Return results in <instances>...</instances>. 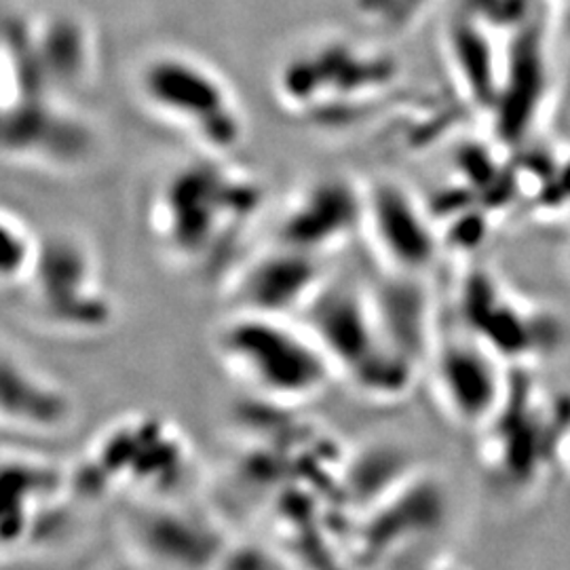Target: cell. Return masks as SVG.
I'll list each match as a JSON object with an SVG mask.
<instances>
[{
  "label": "cell",
  "mask_w": 570,
  "mask_h": 570,
  "mask_svg": "<svg viewBox=\"0 0 570 570\" xmlns=\"http://www.w3.org/2000/svg\"><path fill=\"white\" fill-rule=\"evenodd\" d=\"M263 186L239 167L197 159L174 169L148 207L150 230L183 265H214L263 207Z\"/></svg>",
  "instance_id": "6da1fadb"
},
{
  "label": "cell",
  "mask_w": 570,
  "mask_h": 570,
  "mask_svg": "<svg viewBox=\"0 0 570 570\" xmlns=\"http://www.w3.org/2000/svg\"><path fill=\"white\" fill-rule=\"evenodd\" d=\"M218 364L271 404H303L338 379L324 346L292 315L233 308L212 334Z\"/></svg>",
  "instance_id": "7a4b0ae2"
},
{
  "label": "cell",
  "mask_w": 570,
  "mask_h": 570,
  "mask_svg": "<svg viewBox=\"0 0 570 570\" xmlns=\"http://www.w3.org/2000/svg\"><path fill=\"white\" fill-rule=\"evenodd\" d=\"M301 322L324 346L336 376L370 400L391 402L412 387L419 362L391 343L366 285L327 275Z\"/></svg>",
  "instance_id": "3957f363"
},
{
  "label": "cell",
  "mask_w": 570,
  "mask_h": 570,
  "mask_svg": "<svg viewBox=\"0 0 570 570\" xmlns=\"http://www.w3.org/2000/svg\"><path fill=\"white\" fill-rule=\"evenodd\" d=\"M144 104L186 131L212 155H226L244 138L242 106L230 85L204 60L165 51L146 61L138 77Z\"/></svg>",
  "instance_id": "277c9868"
},
{
  "label": "cell",
  "mask_w": 570,
  "mask_h": 570,
  "mask_svg": "<svg viewBox=\"0 0 570 570\" xmlns=\"http://www.w3.org/2000/svg\"><path fill=\"white\" fill-rule=\"evenodd\" d=\"M395 63L383 53L346 41L303 51L285 61L277 96L285 110L305 119L357 117L379 102L393 85Z\"/></svg>",
  "instance_id": "5b68a950"
},
{
  "label": "cell",
  "mask_w": 570,
  "mask_h": 570,
  "mask_svg": "<svg viewBox=\"0 0 570 570\" xmlns=\"http://www.w3.org/2000/svg\"><path fill=\"white\" fill-rule=\"evenodd\" d=\"M32 315L42 326L63 334H100L115 322V303L104 287L94 252L72 235L42 239L41 256L30 282Z\"/></svg>",
  "instance_id": "8992f818"
},
{
  "label": "cell",
  "mask_w": 570,
  "mask_h": 570,
  "mask_svg": "<svg viewBox=\"0 0 570 570\" xmlns=\"http://www.w3.org/2000/svg\"><path fill=\"white\" fill-rule=\"evenodd\" d=\"M188 444L178 429L157 416H134L106 429L87 468L98 489H125L159 497L183 484Z\"/></svg>",
  "instance_id": "52a82bcc"
},
{
  "label": "cell",
  "mask_w": 570,
  "mask_h": 570,
  "mask_svg": "<svg viewBox=\"0 0 570 570\" xmlns=\"http://www.w3.org/2000/svg\"><path fill=\"white\" fill-rule=\"evenodd\" d=\"M501 362L475 336L433 341L428 355L431 387L454 421L468 428L489 425L510 385Z\"/></svg>",
  "instance_id": "ba28073f"
},
{
  "label": "cell",
  "mask_w": 570,
  "mask_h": 570,
  "mask_svg": "<svg viewBox=\"0 0 570 570\" xmlns=\"http://www.w3.org/2000/svg\"><path fill=\"white\" fill-rule=\"evenodd\" d=\"M366 186L343 176H326L308 184L285 209L279 245L324 258L364 233Z\"/></svg>",
  "instance_id": "9c48e42d"
},
{
  "label": "cell",
  "mask_w": 570,
  "mask_h": 570,
  "mask_svg": "<svg viewBox=\"0 0 570 570\" xmlns=\"http://www.w3.org/2000/svg\"><path fill=\"white\" fill-rule=\"evenodd\" d=\"M2 146L21 161L68 167L91 153L94 136L53 94H35L2 106Z\"/></svg>",
  "instance_id": "30bf717a"
},
{
  "label": "cell",
  "mask_w": 570,
  "mask_h": 570,
  "mask_svg": "<svg viewBox=\"0 0 570 570\" xmlns=\"http://www.w3.org/2000/svg\"><path fill=\"white\" fill-rule=\"evenodd\" d=\"M364 233L383 265L397 275H416L433 261L435 239L428 218L397 184L366 186Z\"/></svg>",
  "instance_id": "8fae6325"
},
{
  "label": "cell",
  "mask_w": 570,
  "mask_h": 570,
  "mask_svg": "<svg viewBox=\"0 0 570 570\" xmlns=\"http://www.w3.org/2000/svg\"><path fill=\"white\" fill-rule=\"evenodd\" d=\"M326 277L324 258L277 245L237 273L235 308L273 315L303 313Z\"/></svg>",
  "instance_id": "7c38bea8"
},
{
  "label": "cell",
  "mask_w": 570,
  "mask_h": 570,
  "mask_svg": "<svg viewBox=\"0 0 570 570\" xmlns=\"http://www.w3.org/2000/svg\"><path fill=\"white\" fill-rule=\"evenodd\" d=\"M0 414L7 428L28 433H60L77 416L70 391L26 362L11 346H2Z\"/></svg>",
  "instance_id": "4fadbf2b"
},
{
  "label": "cell",
  "mask_w": 570,
  "mask_h": 570,
  "mask_svg": "<svg viewBox=\"0 0 570 570\" xmlns=\"http://www.w3.org/2000/svg\"><path fill=\"white\" fill-rule=\"evenodd\" d=\"M68 473L49 461L28 454H4L2 461V546L4 551L28 543L47 518L56 510Z\"/></svg>",
  "instance_id": "5bb4252c"
},
{
  "label": "cell",
  "mask_w": 570,
  "mask_h": 570,
  "mask_svg": "<svg viewBox=\"0 0 570 570\" xmlns=\"http://www.w3.org/2000/svg\"><path fill=\"white\" fill-rule=\"evenodd\" d=\"M26 28L37 68L53 94L87 81L94 66V41L81 20L61 16L39 26L26 21Z\"/></svg>",
  "instance_id": "9a60e30c"
},
{
  "label": "cell",
  "mask_w": 570,
  "mask_h": 570,
  "mask_svg": "<svg viewBox=\"0 0 570 570\" xmlns=\"http://www.w3.org/2000/svg\"><path fill=\"white\" fill-rule=\"evenodd\" d=\"M2 254H0V268H2V284L4 287L21 289L30 282L39 256H41L42 239H39L28 223L13 209H2Z\"/></svg>",
  "instance_id": "2e32d148"
},
{
  "label": "cell",
  "mask_w": 570,
  "mask_h": 570,
  "mask_svg": "<svg viewBox=\"0 0 570 570\" xmlns=\"http://www.w3.org/2000/svg\"><path fill=\"white\" fill-rule=\"evenodd\" d=\"M212 570H287V567L271 551L247 546L226 550Z\"/></svg>",
  "instance_id": "e0dca14e"
},
{
  "label": "cell",
  "mask_w": 570,
  "mask_h": 570,
  "mask_svg": "<svg viewBox=\"0 0 570 570\" xmlns=\"http://www.w3.org/2000/svg\"><path fill=\"white\" fill-rule=\"evenodd\" d=\"M421 570H465L461 569V564L450 562V560H438V562H429L428 567Z\"/></svg>",
  "instance_id": "ac0fdd59"
},
{
  "label": "cell",
  "mask_w": 570,
  "mask_h": 570,
  "mask_svg": "<svg viewBox=\"0 0 570 570\" xmlns=\"http://www.w3.org/2000/svg\"><path fill=\"white\" fill-rule=\"evenodd\" d=\"M569 446H570V444H569Z\"/></svg>",
  "instance_id": "d6986e66"
}]
</instances>
